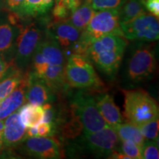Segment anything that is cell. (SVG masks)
<instances>
[{
	"mask_svg": "<svg viewBox=\"0 0 159 159\" xmlns=\"http://www.w3.org/2000/svg\"><path fill=\"white\" fill-rule=\"evenodd\" d=\"M74 114L81 122L84 134L96 132L108 127L97 108L94 97L83 91L75 94L71 99Z\"/></svg>",
	"mask_w": 159,
	"mask_h": 159,
	"instance_id": "cell-7",
	"label": "cell"
},
{
	"mask_svg": "<svg viewBox=\"0 0 159 159\" xmlns=\"http://www.w3.org/2000/svg\"><path fill=\"white\" fill-rule=\"evenodd\" d=\"M139 128L141 133H142V136L144 137V139L152 141L158 140V118L144 123V124L141 125L140 127H139Z\"/></svg>",
	"mask_w": 159,
	"mask_h": 159,
	"instance_id": "cell-25",
	"label": "cell"
},
{
	"mask_svg": "<svg viewBox=\"0 0 159 159\" xmlns=\"http://www.w3.org/2000/svg\"><path fill=\"white\" fill-rule=\"evenodd\" d=\"M4 126H5V121L0 120V131H3Z\"/></svg>",
	"mask_w": 159,
	"mask_h": 159,
	"instance_id": "cell-39",
	"label": "cell"
},
{
	"mask_svg": "<svg viewBox=\"0 0 159 159\" xmlns=\"http://www.w3.org/2000/svg\"><path fill=\"white\" fill-rule=\"evenodd\" d=\"M81 141L83 147L91 153L108 158L116 149L119 139L114 129L108 126L96 132L84 134Z\"/></svg>",
	"mask_w": 159,
	"mask_h": 159,
	"instance_id": "cell-9",
	"label": "cell"
},
{
	"mask_svg": "<svg viewBox=\"0 0 159 159\" xmlns=\"http://www.w3.org/2000/svg\"><path fill=\"white\" fill-rule=\"evenodd\" d=\"M125 116L129 122L139 128L144 123L158 118L156 100L142 89L123 90Z\"/></svg>",
	"mask_w": 159,
	"mask_h": 159,
	"instance_id": "cell-3",
	"label": "cell"
},
{
	"mask_svg": "<svg viewBox=\"0 0 159 159\" xmlns=\"http://www.w3.org/2000/svg\"><path fill=\"white\" fill-rule=\"evenodd\" d=\"M20 144L24 153L33 158L56 159L61 156L59 143L49 136L27 137Z\"/></svg>",
	"mask_w": 159,
	"mask_h": 159,
	"instance_id": "cell-10",
	"label": "cell"
},
{
	"mask_svg": "<svg viewBox=\"0 0 159 159\" xmlns=\"http://www.w3.org/2000/svg\"><path fill=\"white\" fill-rule=\"evenodd\" d=\"M5 7V0H0V10H2Z\"/></svg>",
	"mask_w": 159,
	"mask_h": 159,
	"instance_id": "cell-38",
	"label": "cell"
},
{
	"mask_svg": "<svg viewBox=\"0 0 159 159\" xmlns=\"http://www.w3.org/2000/svg\"><path fill=\"white\" fill-rule=\"evenodd\" d=\"M55 1L60 2L64 4L70 10L71 12L76 8L77 6L80 5L78 0H55Z\"/></svg>",
	"mask_w": 159,
	"mask_h": 159,
	"instance_id": "cell-35",
	"label": "cell"
},
{
	"mask_svg": "<svg viewBox=\"0 0 159 159\" xmlns=\"http://www.w3.org/2000/svg\"><path fill=\"white\" fill-rule=\"evenodd\" d=\"M41 78H42L55 92L64 90L66 89V85H68L66 80L63 65L49 66Z\"/></svg>",
	"mask_w": 159,
	"mask_h": 159,
	"instance_id": "cell-17",
	"label": "cell"
},
{
	"mask_svg": "<svg viewBox=\"0 0 159 159\" xmlns=\"http://www.w3.org/2000/svg\"><path fill=\"white\" fill-rule=\"evenodd\" d=\"M12 62L7 61L2 55L0 54V80H2L8 73L11 68Z\"/></svg>",
	"mask_w": 159,
	"mask_h": 159,
	"instance_id": "cell-34",
	"label": "cell"
},
{
	"mask_svg": "<svg viewBox=\"0 0 159 159\" xmlns=\"http://www.w3.org/2000/svg\"><path fill=\"white\" fill-rule=\"evenodd\" d=\"M86 1H89V0H86Z\"/></svg>",
	"mask_w": 159,
	"mask_h": 159,
	"instance_id": "cell-40",
	"label": "cell"
},
{
	"mask_svg": "<svg viewBox=\"0 0 159 159\" xmlns=\"http://www.w3.org/2000/svg\"><path fill=\"white\" fill-rule=\"evenodd\" d=\"M16 39L14 62L19 70L25 69L31 61L39 43L44 36L46 30L35 22L19 25Z\"/></svg>",
	"mask_w": 159,
	"mask_h": 159,
	"instance_id": "cell-6",
	"label": "cell"
},
{
	"mask_svg": "<svg viewBox=\"0 0 159 159\" xmlns=\"http://www.w3.org/2000/svg\"><path fill=\"white\" fill-rule=\"evenodd\" d=\"M43 58L50 66L64 64L65 55L57 41L46 30L45 35L37 48Z\"/></svg>",
	"mask_w": 159,
	"mask_h": 159,
	"instance_id": "cell-14",
	"label": "cell"
},
{
	"mask_svg": "<svg viewBox=\"0 0 159 159\" xmlns=\"http://www.w3.org/2000/svg\"><path fill=\"white\" fill-rule=\"evenodd\" d=\"M144 5L151 14L157 18L159 17V0H144Z\"/></svg>",
	"mask_w": 159,
	"mask_h": 159,
	"instance_id": "cell-33",
	"label": "cell"
},
{
	"mask_svg": "<svg viewBox=\"0 0 159 159\" xmlns=\"http://www.w3.org/2000/svg\"><path fill=\"white\" fill-rule=\"evenodd\" d=\"M95 12L96 11L92 8L90 3L86 1V2L78 5L71 12L68 21L76 28L83 31L90 22Z\"/></svg>",
	"mask_w": 159,
	"mask_h": 159,
	"instance_id": "cell-18",
	"label": "cell"
},
{
	"mask_svg": "<svg viewBox=\"0 0 159 159\" xmlns=\"http://www.w3.org/2000/svg\"><path fill=\"white\" fill-rule=\"evenodd\" d=\"M47 31L54 38L64 55L67 52H71V55L75 52L82 34V31L74 27L68 20L55 21L49 24Z\"/></svg>",
	"mask_w": 159,
	"mask_h": 159,
	"instance_id": "cell-11",
	"label": "cell"
},
{
	"mask_svg": "<svg viewBox=\"0 0 159 159\" xmlns=\"http://www.w3.org/2000/svg\"><path fill=\"white\" fill-rule=\"evenodd\" d=\"M19 117L27 128L33 127L42 122L43 110L41 105L26 103L17 110Z\"/></svg>",
	"mask_w": 159,
	"mask_h": 159,
	"instance_id": "cell-19",
	"label": "cell"
},
{
	"mask_svg": "<svg viewBox=\"0 0 159 159\" xmlns=\"http://www.w3.org/2000/svg\"><path fill=\"white\" fill-rule=\"evenodd\" d=\"M36 126L39 136H51L56 130V127L51 123L41 122Z\"/></svg>",
	"mask_w": 159,
	"mask_h": 159,
	"instance_id": "cell-32",
	"label": "cell"
},
{
	"mask_svg": "<svg viewBox=\"0 0 159 159\" xmlns=\"http://www.w3.org/2000/svg\"><path fill=\"white\" fill-rule=\"evenodd\" d=\"M24 76L21 70H13L7 73L2 79L0 80V101L11 94L19 86Z\"/></svg>",
	"mask_w": 159,
	"mask_h": 159,
	"instance_id": "cell-24",
	"label": "cell"
},
{
	"mask_svg": "<svg viewBox=\"0 0 159 159\" xmlns=\"http://www.w3.org/2000/svg\"><path fill=\"white\" fill-rule=\"evenodd\" d=\"M26 136L27 137H34V136H39L38 135V130H37V126L30 127V128H27V131H26Z\"/></svg>",
	"mask_w": 159,
	"mask_h": 159,
	"instance_id": "cell-36",
	"label": "cell"
},
{
	"mask_svg": "<svg viewBox=\"0 0 159 159\" xmlns=\"http://www.w3.org/2000/svg\"><path fill=\"white\" fill-rule=\"evenodd\" d=\"M123 37L130 41L152 42L158 40V18L145 13L135 19L120 23Z\"/></svg>",
	"mask_w": 159,
	"mask_h": 159,
	"instance_id": "cell-8",
	"label": "cell"
},
{
	"mask_svg": "<svg viewBox=\"0 0 159 159\" xmlns=\"http://www.w3.org/2000/svg\"><path fill=\"white\" fill-rule=\"evenodd\" d=\"M128 41L124 37L107 35L92 41L84 55L101 71L111 78L118 72L126 49Z\"/></svg>",
	"mask_w": 159,
	"mask_h": 159,
	"instance_id": "cell-1",
	"label": "cell"
},
{
	"mask_svg": "<svg viewBox=\"0 0 159 159\" xmlns=\"http://www.w3.org/2000/svg\"><path fill=\"white\" fill-rule=\"evenodd\" d=\"M54 0H25L23 7V18H37L47 14L54 5Z\"/></svg>",
	"mask_w": 159,
	"mask_h": 159,
	"instance_id": "cell-22",
	"label": "cell"
},
{
	"mask_svg": "<svg viewBox=\"0 0 159 159\" xmlns=\"http://www.w3.org/2000/svg\"><path fill=\"white\" fill-rule=\"evenodd\" d=\"M69 13H71V11L64 4L55 1V6L52 9V16L55 21L66 20L69 16Z\"/></svg>",
	"mask_w": 159,
	"mask_h": 159,
	"instance_id": "cell-30",
	"label": "cell"
},
{
	"mask_svg": "<svg viewBox=\"0 0 159 159\" xmlns=\"http://www.w3.org/2000/svg\"><path fill=\"white\" fill-rule=\"evenodd\" d=\"M107 35H116L123 37L118 10H104L95 12L84 30L75 52L84 55L89 45L99 38Z\"/></svg>",
	"mask_w": 159,
	"mask_h": 159,
	"instance_id": "cell-2",
	"label": "cell"
},
{
	"mask_svg": "<svg viewBox=\"0 0 159 159\" xmlns=\"http://www.w3.org/2000/svg\"><path fill=\"white\" fill-rule=\"evenodd\" d=\"M25 0H5V7L11 13H15L20 18H23V7Z\"/></svg>",
	"mask_w": 159,
	"mask_h": 159,
	"instance_id": "cell-31",
	"label": "cell"
},
{
	"mask_svg": "<svg viewBox=\"0 0 159 159\" xmlns=\"http://www.w3.org/2000/svg\"><path fill=\"white\" fill-rule=\"evenodd\" d=\"M125 75L132 83H139L150 78L156 69L155 52L150 45L136 43L130 49Z\"/></svg>",
	"mask_w": 159,
	"mask_h": 159,
	"instance_id": "cell-4",
	"label": "cell"
},
{
	"mask_svg": "<svg viewBox=\"0 0 159 159\" xmlns=\"http://www.w3.org/2000/svg\"><path fill=\"white\" fill-rule=\"evenodd\" d=\"M3 145V131H0V150Z\"/></svg>",
	"mask_w": 159,
	"mask_h": 159,
	"instance_id": "cell-37",
	"label": "cell"
},
{
	"mask_svg": "<svg viewBox=\"0 0 159 159\" xmlns=\"http://www.w3.org/2000/svg\"><path fill=\"white\" fill-rule=\"evenodd\" d=\"M27 128L24 125L18 111L5 119L3 129V144L6 148H13L21 144L26 136Z\"/></svg>",
	"mask_w": 159,
	"mask_h": 159,
	"instance_id": "cell-13",
	"label": "cell"
},
{
	"mask_svg": "<svg viewBox=\"0 0 159 159\" xmlns=\"http://www.w3.org/2000/svg\"><path fill=\"white\" fill-rule=\"evenodd\" d=\"M64 70L66 82L71 87L91 89L102 85L90 60L83 55H69Z\"/></svg>",
	"mask_w": 159,
	"mask_h": 159,
	"instance_id": "cell-5",
	"label": "cell"
},
{
	"mask_svg": "<svg viewBox=\"0 0 159 159\" xmlns=\"http://www.w3.org/2000/svg\"><path fill=\"white\" fill-rule=\"evenodd\" d=\"M94 99L99 113L109 127L113 128L123 122V118L119 108L111 95L101 94Z\"/></svg>",
	"mask_w": 159,
	"mask_h": 159,
	"instance_id": "cell-16",
	"label": "cell"
},
{
	"mask_svg": "<svg viewBox=\"0 0 159 159\" xmlns=\"http://www.w3.org/2000/svg\"><path fill=\"white\" fill-rule=\"evenodd\" d=\"M55 91L41 77L33 71L27 75L26 87V102L35 105H43L55 100Z\"/></svg>",
	"mask_w": 159,
	"mask_h": 159,
	"instance_id": "cell-12",
	"label": "cell"
},
{
	"mask_svg": "<svg viewBox=\"0 0 159 159\" xmlns=\"http://www.w3.org/2000/svg\"><path fill=\"white\" fill-rule=\"evenodd\" d=\"M89 3L94 11L104 10H119L125 0H89Z\"/></svg>",
	"mask_w": 159,
	"mask_h": 159,
	"instance_id": "cell-27",
	"label": "cell"
},
{
	"mask_svg": "<svg viewBox=\"0 0 159 159\" xmlns=\"http://www.w3.org/2000/svg\"><path fill=\"white\" fill-rule=\"evenodd\" d=\"M147 13L144 0H125L122 7L119 10V20L126 22Z\"/></svg>",
	"mask_w": 159,
	"mask_h": 159,
	"instance_id": "cell-23",
	"label": "cell"
},
{
	"mask_svg": "<svg viewBox=\"0 0 159 159\" xmlns=\"http://www.w3.org/2000/svg\"><path fill=\"white\" fill-rule=\"evenodd\" d=\"M112 128L116 132L120 141H131L142 148L145 142L144 137L142 136L139 128L136 125L129 122L128 123L122 122Z\"/></svg>",
	"mask_w": 159,
	"mask_h": 159,
	"instance_id": "cell-20",
	"label": "cell"
},
{
	"mask_svg": "<svg viewBox=\"0 0 159 159\" xmlns=\"http://www.w3.org/2000/svg\"><path fill=\"white\" fill-rule=\"evenodd\" d=\"M43 110L42 122L51 123L57 127L59 122V116L57 115L56 108L50 104V102L46 103L41 105Z\"/></svg>",
	"mask_w": 159,
	"mask_h": 159,
	"instance_id": "cell-29",
	"label": "cell"
},
{
	"mask_svg": "<svg viewBox=\"0 0 159 159\" xmlns=\"http://www.w3.org/2000/svg\"><path fill=\"white\" fill-rule=\"evenodd\" d=\"M142 158L144 159H158L159 150L158 142L148 140L144 142L142 148Z\"/></svg>",
	"mask_w": 159,
	"mask_h": 159,
	"instance_id": "cell-28",
	"label": "cell"
},
{
	"mask_svg": "<svg viewBox=\"0 0 159 159\" xmlns=\"http://www.w3.org/2000/svg\"><path fill=\"white\" fill-rule=\"evenodd\" d=\"M27 75L24 76L19 86L11 94L0 101V120H4L16 111L26 102L25 92Z\"/></svg>",
	"mask_w": 159,
	"mask_h": 159,
	"instance_id": "cell-15",
	"label": "cell"
},
{
	"mask_svg": "<svg viewBox=\"0 0 159 159\" xmlns=\"http://www.w3.org/2000/svg\"><path fill=\"white\" fill-rule=\"evenodd\" d=\"M14 26L8 21H0V54L4 57L13 49L18 33Z\"/></svg>",
	"mask_w": 159,
	"mask_h": 159,
	"instance_id": "cell-21",
	"label": "cell"
},
{
	"mask_svg": "<svg viewBox=\"0 0 159 159\" xmlns=\"http://www.w3.org/2000/svg\"><path fill=\"white\" fill-rule=\"evenodd\" d=\"M121 144L119 152L128 156L130 159H142V147L139 146L134 142L129 140L121 141Z\"/></svg>",
	"mask_w": 159,
	"mask_h": 159,
	"instance_id": "cell-26",
	"label": "cell"
}]
</instances>
